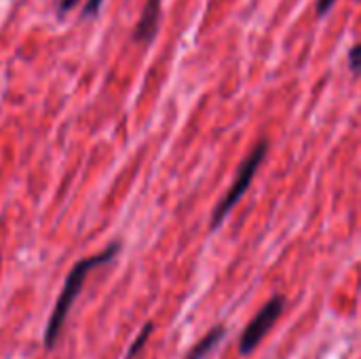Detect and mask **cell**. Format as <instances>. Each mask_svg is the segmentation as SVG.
I'll return each instance as SVG.
<instances>
[{"label":"cell","instance_id":"obj_3","mask_svg":"<svg viewBox=\"0 0 361 359\" xmlns=\"http://www.w3.org/2000/svg\"><path fill=\"white\" fill-rule=\"evenodd\" d=\"M283 307H286L283 296H273V298L260 309V313L247 324V328L243 330L241 343H239V351H241L243 355H250V353L260 345V341L267 336V332L275 326V322H277L279 315L283 313Z\"/></svg>","mask_w":361,"mask_h":359},{"label":"cell","instance_id":"obj_5","mask_svg":"<svg viewBox=\"0 0 361 359\" xmlns=\"http://www.w3.org/2000/svg\"><path fill=\"white\" fill-rule=\"evenodd\" d=\"M224 326H218V328H214L212 332H207L205 336H203V341H199L192 349H190V353L186 355V359H203L220 341H222V336H224Z\"/></svg>","mask_w":361,"mask_h":359},{"label":"cell","instance_id":"obj_10","mask_svg":"<svg viewBox=\"0 0 361 359\" xmlns=\"http://www.w3.org/2000/svg\"><path fill=\"white\" fill-rule=\"evenodd\" d=\"M74 2H76V0H61V4H59V13H66V11H70V8L74 6Z\"/></svg>","mask_w":361,"mask_h":359},{"label":"cell","instance_id":"obj_7","mask_svg":"<svg viewBox=\"0 0 361 359\" xmlns=\"http://www.w3.org/2000/svg\"><path fill=\"white\" fill-rule=\"evenodd\" d=\"M349 68H351L353 74H360L361 72V42L349 51Z\"/></svg>","mask_w":361,"mask_h":359},{"label":"cell","instance_id":"obj_8","mask_svg":"<svg viewBox=\"0 0 361 359\" xmlns=\"http://www.w3.org/2000/svg\"><path fill=\"white\" fill-rule=\"evenodd\" d=\"M102 2H104V0H87V2H85V8H82V15H85V17L97 15L99 8H102Z\"/></svg>","mask_w":361,"mask_h":359},{"label":"cell","instance_id":"obj_4","mask_svg":"<svg viewBox=\"0 0 361 359\" xmlns=\"http://www.w3.org/2000/svg\"><path fill=\"white\" fill-rule=\"evenodd\" d=\"M159 17H161V0H148L142 11V17L133 30V38L137 42L148 44L159 30Z\"/></svg>","mask_w":361,"mask_h":359},{"label":"cell","instance_id":"obj_1","mask_svg":"<svg viewBox=\"0 0 361 359\" xmlns=\"http://www.w3.org/2000/svg\"><path fill=\"white\" fill-rule=\"evenodd\" d=\"M118 250H121V245L118 243H112L106 252H102L97 256H91V258H85V260H80V262L74 264V269L70 271V275L66 279V286H63V290H61V294L57 298V305H55V309H53V313L49 317L47 330H44V347L47 349H53L55 347V343H57V339L61 334V328L66 324V317L70 313V307L74 305L78 292L82 290V284H85L87 275L95 267H102V264L110 262L118 254Z\"/></svg>","mask_w":361,"mask_h":359},{"label":"cell","instance_id":"obj_9","mask_svg":"<svg viewBox=\"0 0 361 359\" xmlns=\"http://www.w3.org/2000/svg\"><path fill=\"white\" fill-rule=\"evenodd\" d=\"M336 0H317V13L319 15H326L332 6H334Z\"/></svg>","mask_w":361,"mask_h":359},{"label":"cell","instance_id":"obj_2","mask_svg":"<svg viewBox=\"0 0 361 359\" xmlns=\"http://www.w3.org/2000/svg\"><path fill=\"white\" fill-rule=\"evenodd\" d=\"M267 150H269V142H260L254 150H252V154L243 161V165L239 167V174H237V180H235V184L228 188V193H226V197L220 201V205L214 209V216H212V231H216L224 220H226V216L233 212V207L239 203V199L245 195V190L250 188V184H252V180H254V176H256V171L260 169V165H262V161H264V157H267Z\"/></svg>","mask_w":361,"mask_h":359},{"label":"cell","instance_id":"obj_6","mask_svg":"<svg viewBox=\"0 0 361 359\" xmlns=\"http://www.w3.org/2000/svg\"><path fill=\"white\" fill-rule=\"evenodd\" d=\"M150 332H152V324H146V326L142 328L140 336L135 339V343L131 345V349H129V353H127V359H133L137 353H140V351H142V347L146 345V341H148Z\"/></svg>","mask_w":361,"mask_h":359}]
</instances>
